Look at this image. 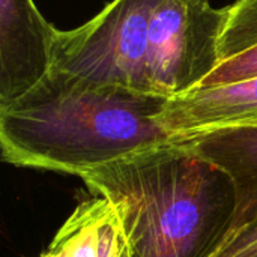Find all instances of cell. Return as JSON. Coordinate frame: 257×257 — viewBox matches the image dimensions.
I'll use <instances>...</instances> for the list:
<instances>
[{
	"mask_svg": "<svg viewBox=\"0 0 257 257\" xmlns=\"http://www.w3.org/2000/svg\"><path fill=\"white\" fill-rule=\"evenodd\" d=\"M254 77H257V45H253L229 59L220 60L202 87L232 84Z\"/></svg>",
	"mask_w": 257,
	"mask_h": 257,
	"instance_id": "30bf717a",
	"label": "cell"
},
{
	"mask_svg": "<svg viewBox=\"0 0 257 257\" xmlns=\"http://www.w3.org/2000/svg\"><path fill=\"white\" fill-rule=\"evenodd\" d=\"M80 179L92 196L114 205L131 257H212L236 212L230 176L179 139Z\"/></svg>",
	"mask_w": 257,
	"mask_h": 257,
	"instance_id": "7a4b0ae2",
	"label": "cell"
},
{
	"mask_svg": "<svg viewBox=\"0 0 257 257\" xmlns=\"http://www.w3.org/2000/svg\"><path fill=\"white\" fill-rule=\"evenodd\" d=\"M169 98L53 69L0 108L2 160L81 176L173 140L160 117Z\"/></svg>",
	"mask_w": 257,
	"mask_h": 257,
	"instance_id": "6da1fadb",
	"label": "cell"
},
{
	"mask_svg": "<svg viewBox=\"0 0 257 257\" xmlns=\"http://www.w3.org/2000/svg\"><path fill=\"white\" fill-rule=\"evenodd\" d=\"M160 120L173 139L257 123V77L169 99Z\"/></svg>",
	"mask_w": 257,
	"mask_h": 257,
	"instance_id": "8992f818",
	"label": "cell"
},
{
	"mask_svg": "<svg viewBox=\"0 0 257 257\" xmlns=\"http://www.w3.org/2000/svg\"><path fill=\"white\" fill-rule=\"evenodd\" d=\"M179 140L223 169L233 181L236 212L226 238L229 242L257 221V123L218 128Z\"/></svg>",
	"mask_w": 257,
	"mask_h": 257,
	"instance_id": "52a82bcc",
	"label": "cell"
},
{
	"mask_svg": "<svg viewBox=\"0 0 257 257\" xmlns=\"http://www.w3.org/2000/svg\"><path fill=\"white\" fill-rule=\"evenodd\" d=\"M160 2L111 0L80 27L57 30L51 68L93 83L152 92L148 42L151 18Z\"/></svg>",
	"mask_w": 257,
	"mask_h": 257,
	"instance_id": "3957f363",
	"label": "cell"
},
{
	"mask_svg": "<svg viewBox=\"0 0 257 257\" xmlns=\"http://www.w3.org/2000/svg\"><path fill=\"white\" fill-rule=\"evenodd\" d=\"M212 257H257V221L226 242Z\"/></svg>",
	"mask_w": 257,
	"mask_h": 257,
	"instance_id": "8fae6325",
	"label": "cell"
},
{
	"mask_svg": "<svg viewBox=\"0 0 257 257\" xmlns=\"http://www.w3.org/2000/svg\"><path fill=\"white\" fill-rule=\"evenodd\" d=\"M227 6L211 0H161L151 18L148 78L154 93L179 98L203 86L220 63Z\"/></svg>",
	"mask_w": 257,
	"mask_h": 257,
	"instance_id": "277c9868",
	"label": "cell"
},
{
	"mask_svg": "<svg viewBox=\"0 0 257 257\" xmlns=\"http://www.w3.org/2000/svg\"><path fill=\"white\" fill-rule=\"evenodd\" d=\"M257 45V0H236L227 6L220 41V60Z\"/></svg>",
	"mask_w": 257,
	"mask_h": 257,
	"instance_id": "9c48e42d",
	"label": "cell"
},
{
	"mask_svg": "<svg viewBox=\"0 0 257 257\" xmlns=\"http://www.w3.org/2000/svg\"><path fill=\"white\" fill-rule=\"evenodd\" d=\"M57 30L33 0H0V108L51 71Z\"/></svg>",
	"mask_w": 257,
	"mask_h": 257,
	"instance_id": "5b68a950",
	"label": "cell"
},
{
	"mask_svg": "<svg viewBox=\"0 0 257 257\" xmlns=\"http://www.w3.org/2000/svg\"><path fill=\"white\" fill-rule=\"evenodd\" d=\"M38 257H131V253L114 205L90 194Z\"/></svg>",
	"mask_w": 257,
	"mask_h": 257,
	"instance_id": "ba28073f",
	"label": "cell"
}]
</instances>
